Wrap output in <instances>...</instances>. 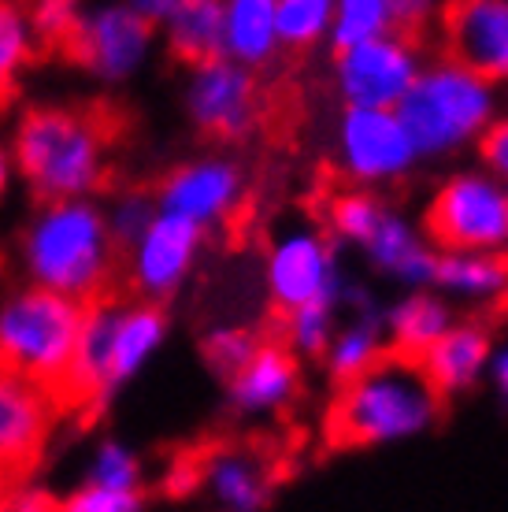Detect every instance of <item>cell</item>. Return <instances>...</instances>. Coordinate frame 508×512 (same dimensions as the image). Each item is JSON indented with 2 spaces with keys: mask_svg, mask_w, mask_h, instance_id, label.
<instances>
[{
  "mask_svg": "<svg viewBox=\"0 0 508 512\" xmlns=\"http://www.w3.org/2000/svg\"><path fill=\"white\" fill-rule=\"evenodd\" d=\"M4 145L34 201L101 197L112 186V123L78 104L38 101L12 116Z\"/></svg>",
  "mask_w": 508,
  "mask_h": 512,
  "instance_id": "6da1fadb",
  "label": "cell"
},
{
  "mask_svg": "<svg viewBox=\"0 0 508 512\" xmlns=\"http://www.w3.org/2000/svg\"><path fill=\"white\" fill-rule=\"evenodd\" d=\"M123 249L115 245L97 197L38 201L19 231L23 279L93 305L112 297Z\"/></svg>",
  "mask_w": 508,
  "mask_h": 512,
  "instance_id": "7a4b0ae2",
  "label": "cell"
},
{
  "mask_svg": "<svg viewBox=\"0 0 508 512\" xmlns=\"http://www.w3.org/2000/svg\"><path fill=\"white\" fill-rule=\"evenodd\" d=\"M445 397L427 383L420 360L386 353L368 372L338 386L327 438L338 449H382L427 435L442 420Z\"/></svg>",
  "mask_w": 508,
  "mask_h": 512,
  "instance_id": "3957f363",
  "label": "cell"
},
{
  "mask_svg": "<svg viewBox=\"0 0 508 512\" xmlns=\"http://www.w3.org/2000/svg\"><path fill=\"white\" fill-rule=\"evenodd\" d=\"M394 112L405 123L420 160H442L479 145L486 127L497 119V86L457 60L438 56L420 67Z\"/></svg>",
  "mask_w": 508,
  "mask_h": 512,
  "instance_id": "277c9868",
  "label": "cell"
},
{
  "mask_svg": "<svg viewBox=\"0 0 508 512\" xmlns=\"http://www.w3.org/2000/svg\"><path fill=\"white\" fill-rule=\"evenodd\" d=\"M86 305L23 282L0 297V368L60 390Z\"/></svg>",
  "mask_w": 508,
  "mask_h": 512,
  "instance_id": "5b68a950",
  "label": "cell"
},
{
  "mask_svg": "<svg viewBox=\"0 0 508 512\" xmlns=\"http://www.w3.org/2000/svg\"><path fill=\"white\" fill-rule=\"evenodd\" d=\"M423 238L438 253H505L508 182L486 167L449 175L423 208Z\"/></svg>",
  "mask_w": 508,
  "mask_h": 512,
  "instance_id": "8992f818",
  "label": "cell"
},
{
  "mask_svg": "<svg viewBox=\"0 0 508 512\" xmlns=\"http://www.w3.org/2000/svg\"><path fill=\"white\" fill-rule=\"evenodd\" d=\"M160 30L123 0H82L75 30L64 41V56L104 90H123L153 64Z\"/></svg>",
  "mask_w": 508,
  "mask_h": 512,
  "instance_id": "52a82bcc",
  "label": "cell"
},
{
  "mask_svg": "<svg viewBox=\"0 0 508 512\" xmlns=\"http://www.w3.org/2000/svg\"><path fill=\"white\" fill-rule=\"evenodd\" d=\"M338 167L353 186L382 190L408 179L420 153L394 108H345L334 130Z\"/></svg>",
  "mask_w": 508,
  "mask_h": 512,
  "instance_id": "ba28073f",
  "label": "cell"
},
{
  "mask_svg": "<svg viewBox=\"0 0 508 512\" xmlns=\"http://www.w3.org/2000/svg\"><path fill=\"white\" fill-rule=\"evenodd\" d=\"M182 112L197 134L212 141H245L260 123V82L256 71L234 64L227 56H212L204 64L186 67Z\"/></svg>",
  "mask_w": 508,
  "mask_h": 512,
  "instance_id": "9c48e42d",
  "label": "cell"
},
{
  "mask_svg": "<svg viewBox=\"0 0 508 512\" xmlns=\"http://www.w3.org/2000/svg\"><path fill=\"white\" fill-rule=\"evenodd\" d=\"M420 67V45L401 30H386L334 49V90L345 108H397Z\"/></svg>",
  "mask_w": 508,
  "mask_h": 512,
  "instance_id": "30bf717a",
  "label": "cell"
},
{
  "mask_svg": "<svg viewBox=\"0 0 508 512\" xmlns=\"http://www.w3.org/2000/svg\"><path fill=\"white\" fill-rule=\"evenodd\" d=\"M204 234L197 223L175 216V212H156L149 227L123 249V275L130 290L145 301L167 305L171 297L182 294V286L190 282L197 260L204 249Z\"/></svg>",
  "mask_w": 508,
  "mask_h": 512,
  "instance_id": "8fae6325",
  "label": "cell"
},
{
  "mask_svg": "<svg viewBox=\"0 0 508 512\" xmlns=\"http://www.w3.org/2000/svg\"><path fill=\"white\" fill-rule=\"evenodd\" d=\"M264 286L271 305L279 312L301 305H338L345 290L342 268L334 242L323 231L301 227V231L279 234L264 256Z\"/></svg>",
  "mask_w": 508,
  "mask_h": 512,
  "instance_id": "7c38bea8",
  "label": "cell"
},
{
  "mask_svg": "<svg viewBox=\"0 0 508 512\" xmlns=\"http://www.w3.org/2000/svg\"><path fill=\"white\" fill-rule=\"evenodd\" d=\"M153 197L164 212L190 219L201 231H216L245 205V171L223 153L193 156L167 171Z\"/></svg>",
  "mask_w": 508,
  "mask_h": 512,
  "instance_id": "4fadbf2b",
  "label": "cell"
},
{
  "mask_svg": "<svg viewBox=\"0 0 508 512\" xmlns=\"http://www.w3.org/2000/svg\"><path fill=\"white\" fill-rule=\"evenodd\" d=\"M64 405L56 390L0 368V468L19 479L41 464Z\"/></svg>",
  "mask_w": 508,
  "mask_h": 512,
  "instance_id": "5bb4252c",
  "label": "cell"
},
{
  "mask_svg": "<svg viewBox=\"0 0 508 512\" xmlns=\"http://www.w3.org/2000/svg\"><path fill=\"white\" fill-rule=\"evenodd\" d=\"M438 41L442 56L486 82H508V0H442Z\"/></svg>",
  "mask_w": 508,
  "mask_h": 512,
  "instance_id": "9a60e30c",
  "label": "cell"
},
{
  "mask_svg": "<svg viewBox=\"0 0 508 512\" xmlns=\"http://www.w3.org/2000/svg\"><path fill=\"white\" fill-rule=\"evenodd\" d=\"M145 505V464L123 438H101L89 449L78 487L60 498L67 512H138Z\"/></svg>",
  "mask_w": 508,
  "mask_h": 512,
  "instance_id": "2e32d148",
  "label": "cell"
},
{
  "mask_svg": "<svg viewBox=\"0 0 508 512\" xmlns=\"http://www.w3.org/2000/svg\"><path fill=\"white\" fill-rule=\"evenodd\" d=\"M301 390V357L286 342H256L242 368L227 375V401L238 416L264 420L290 409Z\"/></svg>",
  "mask_w": 508,
  "mask_h": 512,
  "instance_id": "e0dca14e",
  "label": "cell"
},
{
  "mask_svg": "<svg viewBox=\"0 0 508 512\" xmlns=\"http://www.w3.org/2000/svg\"><path fill=\"white\" fill-rule=\"evenodd\" d=\"M171 320L160 301H112V327H108V386L119 394L134 383L167 346Z\"/></svg>",
  "mask_w": 508,
  "mask_h": 512,
  "instance_id": "ac0fdd59",
  "label": "cell"
},
{
  "mask_svg": "<svg viewBox=\"0 0 508 512\" xmlns=\"http://www.w3.org/2000/svg\"><path fill=\"white\" fill-rule=\"evenodd\" d=\"M490 353H494V338H490L483 323L453 320L449 331L420 357V368L427 375V383L449 401V397L475 390L479 379H486Z\"/></svg>",
  "mask_w": 508,
  "mask_h": 512,
  "instance_id": "d6986e66",
  "label": "cell"
},
{
  "mask_svg": "<svg viewBox=\"0 0 508 512\" xmlns=\"http://www.w3.org/2000/svg\"><path fill=\"white\" fill-rule=\"evenodd\" d=\"M368 264L386 279L401 282L408 290H427L434 286L438 275V249H434L416 223H408L405 216H397L394 208H386V216L379 219V227L368 242L360 245Z\"/></svg>",
  "mask_w": 508,
  "mask_h": 512,
  "instance_id": "ffe728a7",
  "label": "cell"
},
{
  "mask_svg": "<svg viewBox=\"0 0 508 512\" xmlns=\"http://www.w3.org/2000/svg\"><path fill=\"white\" fill-rule=\"evenodd\" d=\"M197 487L216 509L260 512L271 505V472L249 449H216L197 464Z\"/></svg>",
  "mask_w": 508,
  "mask_h": 512,
  "instance_id": "44dd1931",
  "label": "cell"
},
{
  "mask_svg": "<svg viewBox=\"0 0 508 512\" xmlns=\"http://www.w3.org/2000/svg\"><path fill=\"white\" fill-rule=\"evenodd\" d=\"M453 320H457V316H453L449 297L434 294L431 286H427V290H408L401 301H394V305L382 312L386 349L397 353V357L420 360L423 353L449 331Z\"/></svg>",
  "mask_w": 508,
  "mask_h": 512,
  "instance_id": "7402d4cb",
  "label": "cell"
},
{
  "mask_svg": "<svg viewBox=\"0 0 508 512\" xmlns=\"http://www.w3.org/2000/svg\"><path fill=\"white\" fill-rule=\"evenodd\" d=\"M156 30L164 52L182 67L223 56V0H178Z\"/></svg>",
  "mask_w": 508,
  "mask_h": 512,
  "instance_id": "603a6c76",
  "label": "cell"
},
{
  "mask_svg": "<svg viewBox=\"0 0 508 512\" xmlns=\"http://www.w3.org/2000/svg\"><path fill=\"white\" fill-rule=\"evenodd\" d=\"M282 52L275 0H223V56L249 71H264Z\"/></svg>",
  "mask_w": 508,
  "mask_h": 512,
  "instance_id": "cb8c5ba5",
  "label": "cell"
},
{
  "mask_svg": "<svg viewBox=\"0 0 508 512\" xmlns=\"http://www.w3.org/2000/svg\"><path fill=\"white\" fill-rule=\"evenodd\" d=\"M434 290L464 305H497L508 294L505 253H438Z\"/></svg>",
  "mask_w": 508,
  "mask_h": 512,
  "instance_id": "d4e9b609",
  "label": "cell"
},
{
  "mask_svg": "<svg viewBox=\"0 0 508 512\" xmlns=\"http://www.w3.org/2000/svg\"><path fill=\"white\" fill-rule=\"evenodd\" d=\"M386 353L390 349H386V334H382V316L379 312H364V316H353L345 327L334 331L331 346L323 353V364H327L331 383L342 386L360 372H368L371 364L382 360Z\"/></svg>",
  "mask_w": 508,
  "mask_h": 512,
  "instance_id": "484cf974",
  "label": "cell"
},
{
  "mask_svg": "<svg viewBox=\"0 0 508 512\" xmlns=\"http://www.w3.org/2000/svg\"><path fill=\"white\" fill-rule=\"evenodd\" d=\"M38 56L41 41L30 26L26 0H0V108L19 93Z\"/></svg>",
  "mask_w": 508,
  "mask_h": 512,
  "instance_id": "4316f807",
  "label": "cell"
},
{
  "mask_svg": "<svg viewBox=\"0 0 508 512\" xmlns=\"http://www.w3.org/2000/svg\"><path fill=\"white\" fill-rule=\"evenodd\" d=\"M334 0H275L279 45L290 52L316 49L331 38Z\"/></svg>",
  "mask_w": 508,
  "mask_h": 512,
  "instance_id": "83f0119b",
  "label": "cell"
},
{
  "mask_svg": "<svg viewBox=\"0 0 508 512\" xmlns=\"http://www.w3.org/2000/svg\"><path fill=\"white\" fill-rule=\"evenodd\" d=\"M386 216V205L379 201V193L368 186H353V190L334 193V201L327 205V227L338 242L364 245L375 234L379 219Z\"/></svg>",
  "mask_w": 508,
  "mask_h": 512,
  "instance_id": "f1b7e54d",
  "label": "cell"
},
{
  "mask_svg": "<svg viewBox=\"0 0 508 512\" xmlns=\"http://www.w3.org/2000/svg\"><path fill=\"white\" fill-rule=\"evenodd\" d=\"M386 30H397V0H334V23L327 38L334 49L379 38Z\"/></svg>",
  "mask_w": 508,
  "mask_h": 512,
  "instance_id": "f546056e",
  "label": "cell"
},
{
  "mask_svg": "<svg viewBox=\"0 0 508 512\" xmlns=\"http://www.w3.org/2000/svg\"><path fill=\"white\" fill-rule=\"evenodd\" d=\"M282 327H286V346L301 360H323L331 346L334 331H338V305H301L282 312Z\"/></svg>",
  "mask_w": 508,
  "mask_h": 512,
  "instance_id": "4dcf8cb0",
  "label": "cell"
},
{
  "mask_svg": "<svg viewBox=\"0 0 508 512\" xmlns=\"http://www.w3.org/2000/svg\"><path fill=\"white\" fill-rule=\"evenodd\" d=\"M156 212H160V205H156L153 193H145V190L112 193V201L104 205V219H108V231H112L115 245L127 249V245L149 227V219H153Z\"/></svg>",
  "mask_w": 508,
  "mask_h": 512,
  "instance_id": "1f68e13d",
  "label": "cell"
},
{
  "mask_svg": "<svg viewBox=\"0 0 508 512\" xmlns=\"http://www.w3.org/2000/svg\"><path fill=\"white\" fill-rule=\"evenodd\" d=\"M256 342H260V338H256L253 331L234 327V323H223V327H212V331L204 334L201 357L212 372L227 379V375H234L245 360H249V353L256 349Z\"/></svg>",
  "mask_w": 508,
  "mask_h": 512,
  "instance_id": "d6a6232c",
  "label": "cell"
},
{
  "mask_svg": "<svg viewBox=\"0 0 508 512\" xmlns=\"http://www.w3.org/2000/svg\"><path fill=\"white\" fill-rule=\"evenodd\" d=\"M26 12L41 49H64L67 34L75 30V19L82 12V0H26Z\"/></svg>",
  "mask_w": 508,
  "mask_h": 512,
  "instance_id": "836d02e7",
  "label": "cell"
},
{
  "mask_svg": "<svg viewBox=\"0 0 508 512\" xmlns=\"http://www.w3.org/2000/svg\"><path fill=\"white\" fill-rule=\"evenodd\" d=\"M475 149H479V160H483L486 171H494L497 179L508 182V116H497Z\"/></svg>",
  "mask_w": 508,
  "mask_h": 512,
  "instance_id": "e575fe53",
  "label": "cell"
},
{
  "mask_svg": "<svg viewBox=\"0 0 508 512\" xmlns=\"http://www.w3.org/2000/svg\"><path fill=\"white\" fill-rule=\"evenodd\" d=\"M442 0H397V30L405 26H420L438 12Z\"/></svg>",
  "mask_w": 508,
  "mask_h": 512,
  "instance_id": "d590c367",
  "label": "cell"
},
{
  "mask_svg": "<svg viewBox=\"0 0 508 512\" xmlns=\"http://www.w3.org/2000/svg\"><path fill=\"white\" fill-rule=\"evenodd\" d=\"M127 8H134V12L141 15V19H149L153 26H160L171 15V8H175L178 0H123Z\"/></svg>",
  "mask_w": 508,
  "mask_h": 512,
  "instance_id": "8d00e7d4",
  "label": "cell"
},
{
  "mask_svg": "<svg viewBox=\"0 0 508 512\" xmlns=\"http://www.w3.org/2000/svg\"><path fill=\"white\" fill-rule=\"evenodd\" d=\"M486 379L494 383V390L508 401V346L494 349L490 353V364H486Z\"/></svg>",
  "mask_w": 508,
  "mask_h": 512,
  "instance_id": "74e56055",
  "label": "cell"
},
{
  "mask_svg": "<svg viewBox=\"0 0 508 512\" xmlns=\"http://www.w3.org/2000/svg\"><path fill=\"white\" fill-rule=\"evenodd\" d=\"M12 190H15V164H12V153H8L4 138H0V208L12 197Z\"/></svg>",
  "mask_w": 508,
  "mask_h": 512,
  "instance_id": "f35d334b",
  "label": "cell"
},
{
  "mask_svg": "<svg viewBox=\"0 0 508 512\" xmlns=\"http://www.w3.org/2000/svg\"><path fill=\"white\" fill-rule=\"evenodd\" d=\"M8 490H12V475L0 468V509H4V501H8Z\"/></svg>",
  "mask_w": 508,
  "mask_h": 512,
  "instance_id": "ab89813d",
  "label": "cell"
},
{
  "mask_svg": "<svg viewBox=\"0 0 508 512\" xmlns=\"http://www.w3.org/2000/svg\"><path fill=\"white\" fill-rule=\"evenodd\" d=\"M505 256H508V249H505Z\"/></svg>",
  "mask_w": 508,
  "mask_h": 512,
  "instance_id": "60d3db41",
  "label": "cell"
}]
</instances>
